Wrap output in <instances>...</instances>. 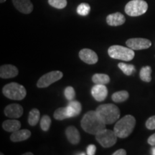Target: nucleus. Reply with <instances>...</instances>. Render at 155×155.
<instances>
[{"label": "nucleus", "mask_w": 155, "mask_h": 155, "mask_svg": "<svg viewBox=\"0 0 155 155\" xmlns=\"http://www.w3.org/2000/svg\"><path fill=\"white\" fill-rule=\"evenodd\" d=\"M81 124L86 132L94 135L106 129V125L96 111H90L85 114Z\"/></svg>", "instance_id": "nucleus-1"}, {"label": "nucleus", "mask_w": 155, "mask_h": 155, "mask_svg": "<svg viewBox=\"0 0 155 155\" xmlns=\"http://www.w3.org/2000/svg\"><path fill=\"white\" fill-rule=\"evenodd\" d=\"M135 126V118L131 115H127L116 122L114 131L119 138L124 139L132 133Z\"/></svg>", "instance_id": "nucleus-2"}, {"label": "nucleus", "mask_w": 155, "mask_h": 155, "mask_svg": "<svg viewBox=\"0 0 155 155\" xmlns=\"http://www.w3.org/2000/svg\"><path fill=\"white\" fill-rule=\"evenodd\" d=\"M96 111L106 124H114L120 117L119 108L114 104H102L97 107Z\"/></svg>", "instance_id": "nucleus-3"}, {"label": "nucleus", "mask_w": 155, "mask_h": 155, "mask_svg": "<svg viewBox=\"0 0 155 155\" xmlns=\"http://www.w3.org/2000/svg\"><path fill=\"white\" fill-rule=\"evenodd\" d=\"M2 93L7 98L16 101L24 99L27 95L25 87L22 85L14 82L5 85L2 88Z\"/></svg>", "instance_id": "nucleus-4"}, {"label": "nucleus", "mask_w": 155, "mask_h": 155, "mask_svg": "<svg viewBox=\"0 0 155 155\" xmlns=\"http://www.w3.org/2000/svg\"><path fill=\"white\" fill-rule=\"evenodd\" d=\"M108 54L111 58L120 61H130L134 58V50L121 45H112L108 48Z\"/></svg>", "instance_id": "nucleus-5"}, {"label": "nucleus", "mask_w": 155, "mask_h": 155, "mask_svg": "<svg viewBox=\"0 0 155 155\" xmlns=\"http://www.w3.org/2000/svg\"><path fill=\"white\" fill-rule=\"evenodd\" d=\"M148 9V4L144 0H131L125 6V12L130 17L144 15Z\"/></svg>", "instance_id": "nucleus-6"}, {"label": "nucleus", "mask_w": 155, "mask_h": 155, "mask_svg": "<svg viewBox=\"0 0 155 155\" xmlns=\"http://www.w3.org/2000/svg\"><path fill=\"white\" fill-rule=\"evenodd\" d=\"M118 137L114 131L104 129L96 134V141L104 148H109L114 146L117 141Z\"/></svg>", "instance_id": "nucleus-7"}, {"label": "nucleus", "mask_w": 155, "mask_h": 155, "mask_svg": "<svg viewBox=\"0 0 155 155\" xmlns=\"http://www.w3.org/2000/svg\"><path fill=\"white\" fill-rule=\"evenodd\" d=\"M63 73L59 71H54L49 72L46 74L42 75V76L39 79L38 83H37V86L40 88H47L53 83L56 81L61 80L63 78Z\"/></svg>", "instance_id": "nucleus-8"}, {"label": "nucleus", "mask_w": 155, "mask_h": 155, "mask_svg": "<svg viewBox=\"0 0 155 155\" xmlns=\"http://www.w3.org/2000/svg\"><path fill=\"white\" fill-rule=\"evenodd\" d=\"M127 47L134 50L147 49L152 45V42L146 38H131L126 42Z\"/></svg>", "instance_id": "nucleus-9"}, {"label": "nucleus", "mask_w": 155, "mask_h": 155, "mask_svg": "<svg viewBox=\"0 0 155 155\" xmlns=\"http://www.w3.org/2000/svg\"><path fill=\"white\" fill-rule=\"evenodd\" d=\"M79 58H81V61L89 65L96 64L98 61L97 54L94 50L88 49V48H84L79 52Z\"/></svg>", "instance_id": "nucleus-10"}, {"label": "nucleus", "mask_w": 155, "mask_h": 155, "mask_svg": "<svg viewBox=\"0 0 155 155\" xmlns=\"http://www.w3.org/2000/svg\"><path fill=\"white\" fill-rule=\"evenodd\" d=\"M15 7L23 14H30L33 10V5L30 0H12Z\"/></svg>", "instance_id": "nucleus-11"}, {"label": "nucleus", "mask_w": 155, "mask_h": 155, "mask_svg": "<svg viewBox=\"0 0 155 155\" xmlns=\"http://www.w3.org/2000/svg\"><path fill=\"white\" fill-rule=\"evenodd\" d=\"M91 94L97 101H103L108 96V89L105 85L95 84L91 89Z\"/></svg>", "instance_id": "nucleus-12"}, {"label": "nucleus", "mask_w": 155, "mask_h": 155, "mask_svg": "<svg viewBox=\"0 0 155 155\" xmlns=\"http://www.w3.org/2000/svg\"><path fill=\"white\" fill-rule=\"evenodd\" d=\"M5 114L7 117L17 119L23 114L22 106L17 104H12L7 106L5 108Z\"/></svg>", "instance_id": "nucleus-13"}, {"label": "nucleus", "mask_w": 155, "mask_h": 155, "mask_svg": "<svg viewBox=\"0 0 155 155\" xmlns=\"http://www.w3.org/2000/svg\"><path fill=\"white\" fill-rule=\"evenodd\" d=\"M19 71L16 66L12 65H3L0 67V77L2 78H12L18 75Z\"/></svg>", "instance_id": "nucleus-14"}, {"label": "nucleus", "mask_w": 155, "mask_h": 155, "mask_svg": "<svg viewBox=\"0 0 155 155\" xmlns=\"http://www.w3.org/2000/svg\"><path fill=\"white\" fill-rule=\"evenodd\" d=\"M126 22V18L124 15H122L121 12H116L113 14L108 15L106 17V23L109 26L117 27L124 25Z\"/></svg>", "instance_id": "nucleus-15"}, {"label": "nucleus", "mask_w": 155, "mask_h": 155, "mask_svg": "<svg viewBox=\"0 0 155 155\" xmlns=\"http://www.w3.org/2000/svg\"><path fill=\"white\" fill-rule=\"evenodd\" d=\"M65 135L71 144H78L81 141V134L79 131L73 126H70L65 130Z\"/></svg>", "instance_id": "nucleus-16"}, {"label": "nucleus", "mask_w": 155, "mask_h": 155, "mask_svg": "<svg viewBox=\"0 0 155 155\" xmlns=\"http://www.w3.org/2000/svg\"><path fill=\"white\" fill-rule=\"evenodd\" d=\"M31 136V131L28 129H19L14 131L10 136V139L13 142L23 141L29 139Z\"/></svg>", "instance_id": "nucleus-17"}, {"label": "nucleus", "mask_w": 155, "mask_h": 155, "mask_svg": "<svg viewBox=\"0 0 155 155\" xmlns=\"http://www.w3.org/2000/svg\"><path fill=\"white\" fill-rule=\"evenodd\" d=\"M67 108L69 118L75 117V116H78L81 114V110H82L81 103L77 101H71Z\"/></svg>", "instance_id": "nucleus-18"}, {"label": "nucleus", "mask_w": 155, "mask_h": 155, "mask_svg": "<svg viewBox=\"0 0 155 155\" xmlns=\"http://www.w3.org/2000/svg\"><path fill=\"white\" fill-rule=\"evenodd\" d=\"M21 123L16 119H8L3 122L2 128L6 131L8 132H14L20 129Z\"/></svg>", "instance_id": "nucleus-19"}, {"label": "nucleus", "mask_w": 155, "mask_h": 155, "mask_svg": "<svg viewBox=\"0 0 155 155\" xmlns=\"http://www.w3.org/2000/svg\"><path fill=\"white\" fill-rule=\"evenodd\" d=\"M152 72V68L149 66V65L141 68L140 72H139V76H140L141 80L147 83L150 82L152 81V75H151Z\"/></svg>", "instance_id": "nucleus-20"}, {"label": "nucleus", "mask_w": 155, "mask_h": 155, "mask_svg": "<svg viewBox=\"0 0 155 155\" xmlns=\"http://www.w3.org/2000/svg\"><path fill=\"white\" fill-rule=\"evenodd\" d=\"M92 81L95 84L106 85L110 82V77L104 73H96L93 75Z\"/></svg>", "instance_id": "nucleus-21"}, {"label": "nucleus", "mask_w": 155, "mask_h": 155, "mask_svg": "<svg viewBox=\"0 0 155 155\" xmlns=\"http://www.w3.org/2000/svg\"><path fill=\"white\" fill-rule=\"evenodd\" d=\"M129 97V94L127 91H120L112 95L111 98L116 103H122L127 101Z\"/></svg>", "instance_id": "nucleus-22"}, {"label": "nucleus", "mask_w": 155, "mask_h": 155, "mask_svg": "<svg viewBox=\"0 0 155 155\" xmlns=\"http://www.w3.org/2000/svg\"><path fill=\"white\" fill-rule=\"evenodd\" d=\"M40 111L37 108H32V110L30 111L28 116V123L32 127L37 125V124L38 123L39 120H40Z\"/></svg>", "instance_id": "nucleus-23"}, {"label": "nucleus", "mask_w": 155, "mask_h": 155, "mask_svg": "<svg viewBox=\"0 0 155 155\" xmlns=\"http://www.w3.org/2000/svg\"><path fill=\"white\" fill-rule=\"evenodd\" d=\"M55 119L58 121H62L65 119L69 118L68 114V108L66 107H61L56 109L53 114Z\"/></svg>", "instance_id": "nucleus-24"}, {"label": "nucleus", "mask_w": 155, "mask_h": 155, "mask_svg": "<svg viewBox=\"0 0 155 155\" xmlns=\"http://www.w3.org/2000/svg\"><path fill=\"white\" fill-rule=\"evenodd\" d=\"M118 67L121 70L122 72L127 75H131L136 72V68L133 65L131 64H126L124 63H119L118 64Z\"/></svg>", "instance_id": "nucleus-25"}, {"label": "nucleus", "mask_w": 155, "mask_h": 155, "mask_svg": "<svg viewBox=\"0 0 155 155\" xmlns=\"http://www.w3.org/2000/svg\"><path fill=\"white\" fill-rule=\"evenodd\" d=\"M90 12L91 6L88 3H81L77 7V13L81 16H86Z\"/></svg>", "instance_id": "nucleus-26"}, {"label": "nucleus", "mask_w": 155, "mask_h": 155, "mask_svg": "<svg viewBox=\"0 0 155 155\" xmlns=\"http://www.w3.org/2000/svg\"><path fill=\"white\" fill-rule=\"evenodd\" d=\"M48 4L51 7L58 9H61L66 7L68 2L67 0H48Z\"/></svg>", "instance_id": "nucleus-27"}, {"label": "nucleus", "mask_w": 155, "mask_h": 155, "mask_svg": "<svg viewBox=\"0 0 155 155\" xmlns=\"http://www.w3.org/2000/svg\"><path fill=\"white\" fill-rule=\"evenodd\" d=\"M50 125H51V119L49 116L45 115L40 120V127L44 131H48L49 130Z\"/></svg>", "instance_id": "nucleus-28"}, {"label": "nucleus", "mask_w": 155, "mask_h": 155, "mask_svg": "<svg viewBox=\"0 0 155 155\" xmlns=\"http://www.w3.org/2000/svg\"><path fill=\"white\" fill-rule=\"evenodd\" d=\"M64 94H65V96L67 100L73 101L75 96V91L73 87L68 86L65 89Z\"/></svg>", "instance_id": "nucleus-29"}, {"label": "nucleus", "mask_w": 155, "mask_h": 155, "mask_svg": "<svg viewBox=\"0 0 155 155\" xmlns=\"http://www.w3.org/2000/svg\"><path fill=\"white\" fill-rule=\"evenodd\" d=\"M145 126L150 130H154L155 129V116H151L146 121Z\"/></svg>", "instance_id": "nucleus-30"}, {"label": "nucleus", "mask_w": 155, "mask_h": 155, "mask_svg": "<svg viewBox=\"0 0 155 155\" xmlns=\"http://www.w3.org/2000/svg\"><path fill=\"white\" fill-rule=\"evenodd\" d=\"M96 147L94 144H90L88 145V147H87V153L86 154L88 155H94L96 154Z\"/></svg>", "instance_id": "nucleus-31"}, {"label": "nucleus", "mask_w": 155, "mask_h": 155, "mask_svg": "<svg viewBox=\"0 0 155 155\" xmlns=\"http://www.w3.org/2000/svg\"><path fill=\"white\" fill-rule=\"evenodd\" d=\"M147 142L151 146H155V134H153L152 135H151L149 137L148 139H147Z\"/></svg>", "instance_id": "nucleus-32"}, {"label": "nucleus", "mask_w": 155, "mask_h": 155, "mask_svg": "<svg viewBox=\"0 0 155 155\" xmlns=\"http://www.w3.org/2000/svg\"><path fill=\"white\" fill-rule=\"evenodd\" d=\"M126 154H127V152H126V150H124V149H120V150L116 151V152L113 154V155H126Z\"/></svg>", "instance_id": "nucleus-33"}, {"label": "nucleus", "mask_w": 155, "mask_h": 155, "mask_svg": "<svg viewBox=\"0 0 155 155\" xmlns=\"http://www.w3.org/2000/svg\"><path fill=\"white\" fill-rule=\"evenodd\" d=\"M152 154L155 155V147L153 146V147L152 148Z\"/></svg>", "instance_id": "nucleus-34"}, {"label": "nucleus", "mask_w": 155, "mask_h": 155, "mask_svg": "<svg viewBox=\"0 0 155 155\" xmlns=\"http://www.w3.org/2000/svg\"><path fill=\"white\" fill-rule=\"evenodd\" d=\"M23 155H33V153H32V152H26V153H25V154Z\"/></svg>", "instance_id": "nucleus-35"}, {"label": "nucleus", "mask_w": 155, "mask_h": 155, "mask_svg": "<svg viewBox=\"0 0 155 155\" xmlns=\"http://www.w3.org/2000/svg\"><path fill=\"white\" fill-rule=\"evenodd\" d=\"M78 155H86V153H78V154H77Z\"/></svg>", "instance_id": "nucleus-36"}, {"label": "nucleus", "mask_w": 155, "mask_h": 155, "mask_svg": "<svg viewBox=\"0 0 155 155\" xmlns=\"http://www.w3.org/2000/svg\"><path fill=\"white\" fill-rule=\"evenodd\" d=\"M6 2V0H0V2L1 3H4V2Z\"/></svg>", "instance_id": "nucleus-37"}]
</instances>
